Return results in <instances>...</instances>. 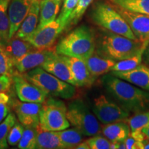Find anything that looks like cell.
Segmentation results:
<instances>
[{"mask_svg": "<svg viewBox=\"0 0 149 149\" xmlns=\"http://www.w3.org/2000/svg\"><path fill=\"white\" fill-rule=\"evenodd\" d=\"M101 80L108 94L117 102V104L130 113H137L148 109V91L110 72L104 74Z\"/></svg>", "mask_w": 149, "mask_h": 149, "instance_id": "obj_1", "label": "cell"}, {"mask_svg": "<svg viewBox=\"0 0 149 149\" xmlns=\"http://www.w3.org/2000/svg\"><path fill=\"white\" fill-rule=\"evenodd\" d=\"M142 45L143 42L102 29V32L96 36L95 52L117 62L135 55Z\"/></svg>", "mask_w": 149, "mask_h": 149, "instance_id": "obj_2", "label": "cell"}, {"mask_svg": "<svg viewBox=\"0 0 149 149\" xmlns=\"http://www.w3.org/2000/svg\"><path fill=\"white\" fill-rule=\"evenodd\" d=\"M96 35L88 26L76 28L58 42L56 53L84 59L88 58L95 51Z\"/></svg>", "mask_w": 149, "mask_h": 149, "instance_id": "obj_3", "label": "cell"}, {"mask_svg": "<svg viewBox=\"0 0 149 149\" xmlns=\"http://www.w3.org/2000/svg\"><path fill=\"white\" fill-rule=\"evenodd\" d=\"M90 15L92 21L102 29L137 40L127 22L113 5L107 0L106 1H99L95 3Z\"/></svg>", "mask_w": 149, "mask_h": 149, "instance_id": "obj_4", "label": "cell"}, {"mask_svg": "<svg viewBox=\"0 0 149 149\" xmlns=\"http://www.w3.org/2000/svg\"><path fill=\"white\" fill-rule=\"evenodd\" d=\"M23 75L48 96L69 100L73 97L76 93L75 86L62 81L46 71L41 66H37L23 73Z\"/></svg>", "mask_w": 149, "mask_h": 149, "instance_id": "obj_5", "label": "cell"}, {"mask_svg": "<svg viewBox=\"0 0 149 149\" xmlns=\"http://www.w3.org/2000/svg\"><path fill=\"white\" fill-rule=\"evenodd\" d=\"M66 116L70 124L84 136L92 137L102 132L101 122L81 99H76L68 104Z\"/></svg>", "mask_w": 149, "mask_h": 149, "instance_id": "obj_6", "label": "cell"}, {"mask_svg": "<svg viewBox=\"0 0 149 149\" xmlns=\"http://www.w3.org/2000/svg\"><path fill=\"white\" fill-rule=\"evenodd\" d=\"M67 107L60 100L52 97L43 102L40 111V125L43 130L59 131L70 126L66 116Z\"/></svg>", "mask_w": 149, "mask_h": 149, "instance_id": "obj_7", "label": "cell"}, {"mask_svg": "<svg viewBox=\"0 0 149 149\" xmlns=\"http://www.w3.org/2000/svg\"><path fill=\"white\" fill-rule=\"evenodd\" d=\"M92 111L98 120L103 124L126 120L130 115V112L112 102L104 95L94 99Z\"/></svg>", "mask_w": 149, "mask_h": 149, "instance_id": "obj_8", "label": "cell"}, {"mask_svg": "<svg viewBox=\"0 0 149 149\" xmlns=\"http://www.w3.org/2000/svg\"><path fill=\"white\" fill-rule=\"evenodd\" d=\"M64 30L57 19L46 26L35 30L25 40L31 43L37 49H48L52 48L60 33Z\"/></svg>", "mask_w": 149, "mask_h": 149, "instance_id": "obj_9", "label": "cell"}, {"mask_svg": "<svg viewBox=\"0 0 149 149\" xmlns=\"http://www.w3.org/2000/svg\"><path fill=\"white\" fill-rule=\"evenodd\" d=\"M12 79L17 95L21 102L42 104L47 99L48 95L44 91L28 80L22 73L15 72Z\"/></svg>", "mask_w": 149, "mask_h": 149, "instance_id": "obj_10", "label": "cell"}, {"mask_svg": "<svg viewBox=\"0 0 149 149\" xmlns=\"http://www.w3.org/2000/svg\"><path fill=\"white\" fill-rule=\"evenodd\" d=\"M113 6L127 22L139 42H144L149 40V15L132 12L115 5Z\"/></svg>", "mask_w": 149, "mask_h": 149, "instance_id": "obj_11", "label": "cell"}, {"mask_svg": "<svg viewBox=\"0 0 149 149\" xmlns=\"http://www.w3.org/2000/svg\"><path fill=\"white\" fill-rule=\"evenodd\" d=\"M41 103L15 102L13 109L18 117L19 122L25 127L36 128L40 124V111Z\"/></svg>", "mask_w": 149, "mask_h": 149, "instance_id": "obj_12", "label": "cell"}, {"mask_svg": "<svg viewBox=\"0 0 149 149\" xmlns=\"http://www.w3.org/2000/svg\"><path fill=\"white\" fill-rule=\"evenodd\" d=\"M44 70L54 76L76 86V82L69 69V67L63 59L61 55L56 53L52 54L44 64L40 66Z\"/></svg>", "mask_w": 149, "mask_h": 149, "instance_id": "obj_13", "label": "cell"}, {"mask_svg": "<svg viewBox=\"0 0 149 149\" xmlns=\"http://www.w3.org/2000/svg\"><path fill=\"white\" fill-rule=\"evenodd\" d=\"M61 57L66 63L76 82V86H91L95 81L89 71L84 59L77 57L63 55Z\"/></svg>", "mask_w": 149, "mask_h": 149, "instance_id": "obj_14", "label": "cell"}, {"mask_svg": "<svg viewBox=\"0 0 149 149\" xmlns=\"http://www.w3.org/2000/svg\"><path fill=\"white\" fill-rule=\"evenodd\" d=\"M33 0H12L8 8V17L10 22L9 40L18 31L19 28L31 8Z\"/></svg>", "mask_w": 149, "mask_h": 149, "instance_id": "obj_15", "label": "cell"}, {"mask_svg": "<svg viewBox=\"0 0 149 149\" xmlns=\"http://www.w3.org/2000/svg\"><path fill=\"white\" fill-rule=\"evenodd\" d=\"M55 51V50H53L52 48L48 49L35 48L24 55L15 64V68L19 73H25L37 66H40Z\"/></svg>", "mask_w": 149, "mask_h": 149, "instance_id": "obj_16", "label": "cell"}, {"mask_svg": "<svg viewBox=\"0 0 149 149\" xmlns=\"http://www.w3.org/2000/svg\"><path fill=\"white\" fill-rule=\"evenodd\" d=\"M109 72L149 92V66L141 64L137 68L128 71Z\"/></svg>", "mask_w": 149, "mask_h": 149, "instance_id": "obj_17", "label": "cell"}, {"mask_svg": "<svg viewBox=\"0 0 149 149\" xmlns=\"http://www.w3.org/2000/svg\"><path fill=\"white\" fill-rule=\"evenodd\" d=\"M40 9V0H33L31 8L15 35L25 40L37 29Z\"/></svg>", "mask_w": 149, "mask_h": 149, "instance_id": "obj_18", "label": "cell"}, {"mask_svg": "<svg viewBox=\"0 0 149 149\" xmlns=\"http://www.w3.org/2000/svg\"><path fill=\"white\" fill-rule=\"evenodd\" d=\"M35 48L28 41L19 38L15 35L11 37L4 45L5 51L14 67L24 55Z\"/></svg>", "mask_w": 149, "mask_h": 149, "instance_id": "obj_19", "label": "cell"}, {"mask_svg": "<svg viewBox=\"0 0 149 149\" xmlns=\"http://www.w3.org/2000/svg\"><path fill=\"white\" fill-rule=\"evenodd\" d=\"M84 61L91 74L95 79L100 76L111 72L112 68L117 62L114 60L102 57L95 52H94L88 58L84 59Z\"/></svg>", "mask_w": 149, "mask_h": 149, "instance_id": "obj_20", "label": "cell"}, {"mask_svg": "<svg viewBox=\"0 0 149 149\" xmlns=\"http://www.w3.org/2000/svg\"><path fill=\"white\" fill-rule=\"evenodd\" d=\"M61 0H40V19L37 29L39 30L55 21L58 15Z\"/></svg>", "mask_w": 149, "mask_h": 149, "instance_id": "obj_21", "label": "cell"}, {"mask_svg": "<svg viewBox=\"0 0 149 149\" xmlns=\"http://www.w3.org/2000/svg\"><path fill=\"white\" fill-rule=\"evenodd\" d=\"M102 133L111 142H120L130 135V129L127 122L122 120L105 124L102 128Z\"/></svg>", "mask_w": 149, "mask_h": 149, "instance_id": "obj_22", "label": "cell"}, {"mask_svg": "<svg viewBox=\"0 0 149 149\" xmlns=\"http://www.w3.org/2000/svg\"><path fill=\"white\" fill-rule=\"evenodd\" d=\"M37 149H65L55 131L43 130L40 125L36 127Z\"/></svg>", "mask_w": 149, "mask_h": 149, "instance_id": "obj_23", "label": "cell"}, {"mask_svg": "<svg viewBox=\"0 0 149 149\" xmlns=\"http://www.w3.org/2000/svg\"><path fill=\"white\" fill-rule=\"evenodd\" d=\"M149 40L143 42V45L140 50L129 58L123 60L119 61L116 62L114 66L112 68L111 71H128L137 68L142 63L143 54L147 45L148 44Z\"/></svg>", "mask_w": 149, "mask_h": 149, "instance_id": "obj_24", "label": "cell"}, {"mask_svg": "<svg viewBox=\"0 0 149 149\" xmlns=\"http://www.w3.org/2000/svg\"><path fill=\"white\" fill-rule=\"evenodd\" d=\"M126 10L149 15V0H107Z\"/></svg>", "mask_w": 149, "mask_h": 149, "instance_id": "obj_25", "label": "cell"}, {"mask_svg": "<svg viewBox=\"0 0 149 149\" xmlns=\"http://www.w3.org/2000/svg\"><path fill=\"white\" fill-rule=\"evenodd\" d=\"M64 148H74L84 139V135L75 128L55 131Z\"/></svg>", "mask_w": 149, "mask_h": 149, "instance_id": "obj_26", "label": "cell"}, {"mask_svg": "<svg viewBox=\"0 0 149 149\" xmlns=\"http://www.w3.org/2000/svg\"><path fill=\"white\" fill-rule=\"evenodd\" d=\"M10 0H0V37L6 44L9 41L10 22L8 7Z\"/></svg>", "mask_w": 149, "mask_h": 149, "instance_id": "obj_27", "label": "cell"}, {"mask_svg": "<svg viewBox=\"0 0 149 149\" xmlns=\"http://www.w3.org/2000/svg\"><path fill=\"white\" fill-rule=\"evenodd\" d=\"M16 117L13 113H8L7 117L0 123V149L8 148V135L11 128L16 122Z\"/></svg>", "mask_w": 149, "mask_h": 149, "instance_id": "obj_28", "label": "cell"}, {"mask_svg": "<svg viewBox=\"0 0 149 149\" xmlns=\"http://www.w3.org/2000/svg\"><path fill=\"white\" fill-rule=\"evenodd\" d=\"M36 128L25 127L23 135L18 143V148L35 149L36 147Z\"/></svg>", "mask_w": 149, "mask_h": 149, "instance_id": "obj_29", "label": "cell"}, {"mask_svg": "<svg viewBox=\"0 0 149 149\" xmlns=\"http://www.w3.org/2000/svg\"><path fill=\"white\" fill-rule=\"evenodd\" d=\"M130 126V131L140 130L149 124V110L135 113L126 120Z\"/></svg>", "mask_w": 149, "mask_h": 149, "instance_id": "obj_30", "label": "cell"}, {"mask_svg": "<svg viewBox=\"0 0 149 149\" xmlns=\"http://www.w3.org/2000/svg\"><path fill=\"white\" fill-rule=\"evenodd\" d=\"M79 0H64V5L61 8L60 14L57 19L60 22L62 26L66 29L68 24V19H69L70 15L77 6Z\"/></svg>", "mask_w": 149, "mask_h": 149, "instance_id": "obj_31", "label": "cell"}, {"mask_svg": "<svg viewBox=\"0 0 149 149\" xmlns=\"http://www.w3.org/2000/svg\"><path fill=\"white\" fill-rule=\"evenodd\" d=\"M93 0H79L77 6L72 11L69 19H68L67 26H70L71 24H77L83 15L84 14L85 11L88 8V7L93 2Z\"/></svg>", "mask_w": 149, "mask_h": 149, "instance_id": "obj_32", "label": "cell"}, {"mask_svg": "<svg viewBox=\"0 0 149 149\" xmlns=\"http://www.w3.org/2000/svg\"><path fill=\"white\" fill-rule=\"evenodd\" d=\"M14 66L4 49V45L0 46V75L6 74L12 77L15 73Z\"/></svg>", "mask_w": 149, "mask_h": 149, "instance_id": "obj_33", "label": "cell"}, {"mask_svg": "<svg viewBox=\"0 0 149 149\" xmlns=\"http://www.w3.org/2000/svg\"><path fill=\"white\" fill-rule=\"evenodd\" d=\"M24 129V126L19 122L16 121L15 124L11 128L9 131L7 141L9 145L10 146H15L18 144L20 139L22 138V136L23 135V132Z\"/></svg>", "mask_w": 149, "mask_h": 149, "instance_id": "obj_34", "label": "cell"}, {"mask_svg": "<svg viewBox=\"0 0 149 149\" xmlns=\"http://www.w3.org/2000/svg\"><path fill=\"white\" fill-rule=\"evenodd\" d=\"M89 145L90 149H110L111 141L107 137L100 135H94L86 140Z\"/></svg>", "mask_w": 149, "mask_h": 149, "instance_id": "obj_35", "label": "cell"}, {"mask_svg": "<svg viewBox=\"0 0 149 149\" xmlns=\"http://www.w3.org/2000/svg\"><path fill=\"white\" fill-rule=\"evenodd\" d=\"M127 149H144V144L143 141H137L129 135L124 141Z\"/></svg>", "mask_w": 149, "mask_h": 149, "instance_id": "obj_36", "label": "cell"}, {"mask_svg": "<svg viewBox=\"0 0 149 149\" xmlns=\"http://www.w3.org/2000/svg\"><path fill=\"white\" fill-rule=\"evenodd\" d=\"M12 80V77L8 75L2 74L0 76V93L6 92L9 90Z\"/></svg>", "mask_w": 149, "mask_h": 149, "instance_id": "obj_37", "label": "cell"}, {"mask_svg": "<svg viewBox=\"0 0 149 149\" xmlns=\"http://www.w3.org/2000/svg\"><path fill=\"white\" fill-rule=\"evenodd\" d=\"M130 135L131 137H133L134 139H136L137 141H144L146 139H148V138L146 137V136L145 134L143 133V131L140 130H133V131H130Z\"/></svg>", "mask_w": 149, "mask_h": 149, "instance_id": "obj_38", "label": "cell"}, {"mask_svg": "<svg viewBox=\"0 0 149 149\" xmlns=\"http://www.w3.org/2000/svg\"><path fill=\"white\" fill-rule=\"evenodd\" d=\"M9 112H10V109L7 104L0 103V123L2 122L7 117Z\"/></svg>", "mask_w": 149, "mask_h": 149, "instance_id": "obj_39", "label": "cell"}, {"mask_svg": "<svg viewBox=\"0 0 149 149\" xmlns=\"http://www.w3.org/2000/svg\"><path fill=\"white\" fill-rule=\"evenodd\" d=\"M142 61H144V64L147 66H149V43L144 50Z\"/></svg>", "mask_w": 149, "mask_h": 149, "instance_id": "obj_40", "label": "cell"}, {"mask_svg": "<svg viewBox=\"0 0 149 149\" xmlns=\"http://www.w3.org/2000/svg\"><path fill=\"white\" fill-rule=\"evenodd\" d=\"M8 102H10V97L5 92L0 93V103L8 104Z\"/></svg>", "mask_w": 149, "mask_h": 149, "instance_id": "obj_41", "label": "cell"}, {"mask_svg": "<svg viewBox=\"0 0 149 149\" xmlns=\"http://www.w3.org/2000/svg\"><path fill=\"white\" fill-rule=\"evenodd\" d=\"M74 148L76 149H90L89 145L87 142V141H81L79 144H78L77 146L74 147Z\"/></svg>", "mask_w": 149, "mask_h": 149, "instance_id": "obj_42", "label": "cell"}, {"mask_svg": "<svg viewBox=\"0 0 149 149\" xmlns=\"http://www.w3.org/2000/svg\"><path fill=\"white\" fill-rule=\"evenodd\" d=\"M141 130H142L143 133L146 135L147 138L149 139V124H148V125L145 126L144 127H143L142 128H141Z\"/></svg>", "mask_w": 149, "mask_h": 149, "instance_id": "obj_43", "label": "cell"}, {"mask_svg": "<svg viewBox=\"0 0 149 149\" xmlns=\"http://www.w3.org/2000/svg\"><path fill=\"white\" fill-rule=\"evenodd\" d=\"M143 143L144 144V149H149V139H146V140L143 141Z\"/></svg>", "mask_w": 149, "mask_h": 149, "instance_id": "obj_44", "label": "cell"}, {"mask_svg": "<svg viewBox=\"0 0 149 149\" xmlns=\"http://www.w3.org/2000/svg\"><path fill=\"white\" fill-rule=\"evenodd\" d=\"M3 45H5V44H4V43H3V42H2V40H0V46H3Z\"/></svg>", "mask_w": 149, "mask_h": 149, "instance_id": "obj_45", "label": "cell"}, {"mask_svg": "<svg viewBox=\"0 0 149 149\" xmlns=\"http://www.w3.org/2000/svg\"><path fill=\"white\" fill-rule=\"evenodd\" d=\"M0 40H1V37H0Z\"/></svg>", "mask_w": 149, "mask_h": 149, "instance_id": "obj_46", "label": "cell"}, {"mask_svg": "<svg viewBox=\"0 0 149 149\" xmlns=\"http://www.w3.org/2000/svg\"><path fill=\"white\" fill-rule=\"evenodd\" d=\"M61 1H64V0H61Z\"/></svg>", "mask_w": 149, "mask_h": 149, "instance_id": "obj_47", "label": "cell"}]
</instances>
